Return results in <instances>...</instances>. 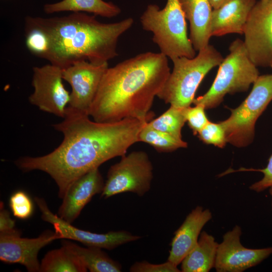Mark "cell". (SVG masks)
<instances>
[{"mask_svg": "<svg viewBox=\"0 0 272 272\" xmlns=\"http://www.w3.org/2000/svg\"><path fill=\"white\" fill-rule=\"evenodd\" d=\"M9 206L13 215L21 220L29 218L33 213L32 200L28 194L23 190H18L11 195Z\"/></svg>", "mask_w": 272, "mask_h": 272, "instance_id": "obj_25", "label": "cell"}, {"mask_svg": "<svg viewBox=\"0 0 272 272\" xmlns=\"http://www.w3.org/2000/svg\"><path fill=\"white\" fill-rule=\"evenodd\" d=\"M239 171H254L261 172L263 174L262 178L252 184L249 188L257 192L263 191L272 186V154L268 160L267 166L263 169H240Z\"/></svg>", "mask_w": 272, "mask_h": 272, "instance_id": "obj_30", "label": "cell"}, {"mask_svg": "<svg viewBox=\"0 0 272 272\" xmlns=\"http://www.w3.org/2000/svg\"><path fill=\"white\" fill-rule=\"evenodd\" d=\"M189 22V39L195 51L209 44L213 8L209 0H179Z\"/></svg>", "mask_w": 272, "mask_h": 272, "instance_id": "obj_18", "label": "cell"}, {"mask_svg": "<svg viewBox=\"0 0 272 272\" xmlns=\"http://www.w3.org/2000/svg\"><path fill=\"white\" fill-rule=\"evenodd\" d=\"M87 268L66 245L48 251L40 262L41 272H85Z\"/></svg>", "mask_w": 272, "mask_h": 272, "instance_id": "obj_22", "label": "cell"}, {"mask_svg": "<svg viewBox=\"0 0 272 272\" xmlns=\"http://www.w3.org/2000/svg\"><path fill=\"white\" fill-rule=\"evenodd\" d=\"M104 183L99 168L78 178L71 184L63 197L57 216L72 224L93 196L102 193Z\"/></svg>", "mask_w": 272, "mask_h": 272, "instance_id": "obj_15", "label": "cell"}, {"mask_svg": "<svg viewBox=\"0 0 272 272\" xmlns=\"http://www.w3.org/2000/svg\"><path fill=\"white\" fill-rule=\"evenodd\" d=\"M153 178V166L148 154L133 151L110 166L101 197L108 198L126 192L142 196L150 189Z\"/></svg>", "mask_w": 272, "mask_h": 272, "instance_id": "obj_8", "label": "cell"}, {"mask_svg": "<svg viewBox=\"0 0 272 272\" xmlns=\"http://www.w3.org/2000/svg\"><path fill=\"white\" fill-rule=\"evenodd\" d=\"M34 200L41 212L42 219L53 225L60 239L73 240L86 246L110 250L141 238L140 236L124 230L96 233L77 228L52 213L43 198L36 197Z\"/></svg>", "mask_w": 272, "mask_h": 272, "instance_id": "obj_12", "label": "cell"}, {"mask_svg": "<svg viewBox=\"0 0 272 272\" xmlns=\"http://www.w3.org/2000/svg\"><path fill=\"white\" fill-rule=\"evenodd\" d=\"M15 221L11 218L10 213L6 210L3 202L0 203V232L15 229Z\"/></svg>", "mask_w": 272, "mask_h": 272, "instance_id": "obj_31", "label": "cell"}, {"mask_svg": "<svg viewBox=\"0 0 272 272\" xmlns=\"http://www.w3.org/2000/svg\"><path fill=\"white\" fill-rule=\"evenodd\" d=\"M228 1L229 0H209V2L213 9H216L221 7Z\"/></svg>", "mask_w": 272, "mask_h": 272, "instance_id": "obj_32", "label": "cell"}, {"mask_svg": "<svg viewBox=\"0 0 272 272\" xmlns=\"http://www.w3.org/2000/svg\"><path fill=\"white\" fill-rule=\"evenodd\" d=\"M241 229L238 225L226 233L219 244L215 268L218 272H242L254 266L272 254V247L250 249L240 242Z\"/></svg>", "mask_w": 272, "mask_h": 272, "instance_id": "obj_14", "label": "cell"}, {"mask_svg": "<svg viewBox=\"0 0 272 272\" xmlns=\"http://www.w3.org/2000/svg\"><path fill=\"white\" fill-rule=\"evenodd\" d=\"M134 23L132 18L104 23L95 15L74 12L63 17H27L25 27L37 29L45 35L47 51L44 59L61 69L87 60L101 64L118 55L119 37Z\"/></svg>", "mask_w": 272, "mask_h": 272, "instance_id": "obj_3", "label": "cell"}, {"mask_svg": "<svg viewBox=\"0 0 272 272\" xmlns=\"http://www.w3.org/2000/svg\"><path fill=\"white\" fill-rule=\"evenodd\" d=\"M185 108L186 121L194 135L197 133L210 121L205 112V108L201 105H194Z\"/></svg>", "mask_w": 272, "mask_h": 272, "instance_id": "obj_28", "label": "cell"}, {"mask_svg": "<svg viewBox=\"0 0 272 272\" xmlns=\"http://www.w3.org/2000/svg\"><path fill=\"white\" fill-rule=\"evenodd\" d=\"M185 108L170 106L164 113L147 124L152 128L182 139V128L186 122Z\"/></svg>", "mask_w": 272, "mask_h": 272, "instance_id": "obj_23", "label": "cell"}, {"mask_svg": "<svg viewBox=\"0 0 272 272\" xmlns=\"http://www.w3.org/2000/svg\"><path fill=\"white\" fill-rule=\"evenodd\" d=\"M131 272H179L177 266L169 260L160 264L151 263L146 261L135 262L130 267Z\"/></svg>", "mask_w": 272, "mask_h": 272, "instance_id": "obj_29", "label": "cell"}, {"mask_svg": "<svg viewBox=\"0 0 272 272\" xmlns=\"http://www.w3.org/2000/svg\"><path fill=\"white\" fill-rule=\"evenodd\" d=\"M229 53L219 65L216 78L209 90L194 98L192 103L206 109L219 106L227 94L247 91L259 76L250 59L244 41L237 39L230 44Z\"/></svg>", "mask_w": 272, "mask_h": 272, "instance_id": "obj_6", "label": "cell"}, {"mask_svg": "<svg viewBox=\"0 0 272 272\" xmlns=\"http://www.w3.org/2000/svg\"><path fill=\"white\" fill-rule=\"evenodd\" d=\"M143 29L153 34L152 40L160 53L171 60L180 57L193 58L194 49L187 35L186 18L179 0H167L160 9L148 5L140 17Z\"/></svg>", "mask_w": 272, "mask_h": 272, "instance_id": "obj_4", "label": "cell"}, {"mask_svg": "<svg viewBox=\"0 0 272 272\" xmlns=\"http://www.w3.org/2000/svg\"><path fill=\"white\" fill-rule=\"evenodd\" d=\"M108 62L97 64L87 60L77 61L62 69L63 80L71 86L67 107L89 114Z\"/></svg>", "mask_w": 272, "mask_h": 272, "instance_id": "obj_11", "label": "cell"}, {"mask_svg": "<svg viewBox=\"0 0 272 272\" xmlns=\"http://www.w3.org/2000/svg\"><path fill=\"white\" fill-rule=\"evenodd\" d=\"M256 3V0H229L220 8L213 9L211 36L243 34L246 22Z\"/></svg>", "mask_w": 272, "mask_h": 272, "instance_id": "obj_17", "label": "cell"}, {"mask_svg": "<svg viewBox=\"0 0 272 272\" xmlns=\"http://www.w3.org/2000/svg\"><path fill=\"white\" fill-rule=\"evenodd\" d=\"M21 235V232L16 228L0 232V260L8 263L21 264L29 272L40 271L39 251L53 241L60 239V236L50 230L34 238H23Z\"/></svg>", "mask_w": 272, "mask_h": 272, "instance_id": "obj_13", "label": "cell"}, {"mask_svg": "<svg viewBox=\"0 0 272 272\" xmlns=\"http://www.w3.org/2000/svg\"><path fill=\"white\" fill-rule=\"evenodd\" d=\"M199 139L205 144L223 148L228 143L221 123L209 121L197 133Z\"/></svg>", "mask_w": 272, "mask_h": 272, "instance_id": "obj_26", "label": "cell"}, {"mask_svg": "<svg viewBox=\"0 0 272 272\" xmlns=\"http://www.w3.org/2000/svg\"><path fill=\"white\" fill-rule=\"evenodd\" d=\"M66 245L84 263L91 272H120V263L111 258L102 248L96 247H81L77 244L65 241Z\"/></svg>", "mask_w": 272, "mask_h": 272, "instance_id": "obj_21", "label": "cell"}, {"mask_svg": "<svg viewBox=\"0 0 272 272\" xmlns=\"http://www.w3.org/2000/svg\"><path fill=\"white\" fill-rule=\"evenodd\" d=\"M147 124L139 134V142L147 143L161 152H171L187 147V143L182 139L152 128Z\"/></svg>", "mask_w": 272, "mask_h": 272, "instance_id": "obj_24", "label": "cell"}, {"mask_svg": "<svg viewBox=\"0 0 272 272\" xmlns=\"http://www.w3.org/2000/svg\"><path fill=\"white\" fill-rule=\"evenodd\" d=\"M62 69L52 64L33 68L29 102L40 110L64 118L70 93L62 83Z\"/></svg>", "mask_w": 272, "mask_h": 272, "instance_id": "obj_9", "label": "cell"}, {"mask_svg": "<svg viewBox=\"0 0 272 272\" xmlns=\"http://www.w3.org/2000/svg\"><path fill=\"white\" fill-rule=\"evenodd\" d=\"M223 59L222 54L210 44L193 58L180 57L172 59L173 70L157 97L170 106H190L204 77Z\"/></svg>", "mask_w": 272, "mask_h": 272, "instance_id": "obj_5", "label": "cell"}, {"mask_svg": "<svg viewBox=\"0 0 272 272\" xmlns=\"http://www.w3.org/2000/svg\"><path fill=\"white\" fill-rule=\"evenodd\" d=\"M89 116L67 107L63 120L52 125L63 135L59 146L45 155L21 157L16 165L25 172L40 170L48 174L62 199L78 178L110 159L126 154L139 142V134L148 123L135 118L99 122Z\"/></svg>", "mask_w": 272, "mask_h": 272, "instance_id": "obj_1", "label": "cell"}, {"mask_svg": "<svg viewBox=\"0 0 272 272\" xmlns=\"http://www.w3.org/2000/svg\"><path fill=\"white\" fill-rule=\"evenodd\" d=\"M219 244L215 238L202 231L192 249L181 262L183 272H208L215 266Z\"/></svg>", "mask_w": 272, "mask_h": 272, "instance_id": "obj_19", "label": "cell"}, {"mask_svg": "<svg viewBox=\"0 0 272 272\" xmlns=\"http://www.w3.org/2000/svg\"><path fill=\"white\" fill-rule=\"evenodd\" d=\"M269 192L272 197V186L269 188ZM271 209H272V200H271Z\"/></svg>", "mask_w": 272, "mask_h": 272, "instance_id": "obj_33", "label": "cell"}, {"mask_svg": "<svg viewBox=\"0 0 272 272\" xmlns=\"http://www.w3.org/2000/svg\"><path fill=\"white\" fill-rule=\"evenodd\" d=\"M272 100V75L259 76L242 103L230 109V116L220 122L227 142L237 148L251 144L255 135L256 122Z\"/></svg>", "mask_w": 272, "mask_h": 272, "instance_id": "obj_7", "label": "cell"}, {"mask_svg": "<svg viewBox=\"0 0 272 272\" xmlns=\"http://www.w3.org/2000/svg\"><path fill=\"white\" fill-rule=\"evenodd\" d=\"M212 218L209 209L197 206L192 210L174 233L168 260L177 266L181 263L196 245L201 230Z\"/></svg>", "mask_w": 272, "mask_h": 272, "instance_id": "obj_16", "label": "cell"}, {"mask_svg": "<svg viewBox=\"0 0 272 272\" xmlns=\"http://www.w3.org/2000/svg\"><path fill=\"white\" fill-rule=\"evenodd\" d=\"M170 69L161 53L146 52L108 67L89 111L93 120L113 122L125 118L149 122L154 98Z\"/></svg>", "mask_w": 272, "mask_h": 272, "instance_id": "obj_2", "label": "cell"}, {"mask_svg": "<svg viewBox=\"0 0 272 272\" xmlns=\"http://www.w3.org/2000/svg\"><path fill=\"white\" fill-rule=\"evenodd\" d=\"M244 43L252 62L260 67L272 64V0H260L252 8L244 29Z\"/></svg>", "mask_w": 272, "mask_h": 272, "instance_id": "obj_10", "label": "cell"}, {"mask_svg": "<svg viewBox=\"0 0 272 272\" xmlns=\"http://www.w3.org/2000/svg\"><path fill=\"white\" fill-rule=\"evenodd\" d=\"M26 45L34 55L44 59L47 51V41L45 34L40 30L25 27Z\"/></svg>", "mask_w": 272, "mask_h": 272, "instance_id": "obj_27", "label": "cell"}, {"mask_svg": "<svg viewBox=\"0 0 272 272\" xmlns=\"http://www.w3.org/2000/svg\"><path fill=\"white\" fill-rule=\"evenodd\" d=\"M270 67H272V64H271V65Z\"/></svg>", "mask_w": 272, "mask_h": 272, "instance_id": "obj_34", "label": "cell"}, {"mask_svg": "<svg viewBox=\"0 0 272 272\" xmlns=\"http://www.w3.org/2000/svg\"><path fill=\"white\" fill-rule=\"evenodd\" d=\"M44 11L47 14L64 11L85 12L108 18L115 17L121 12L119 7L111 2L103 0H63L45 5Z\"/></svg>", "mask_w": 272, "mask_h": 272, "instance_id": "obj_20", "label": "cell"}]
</instances>
